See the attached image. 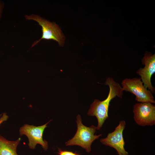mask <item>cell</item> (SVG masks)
<instances>
[{"label": "cell", "instance_id": "obj_1", "mask_svg": "<svg viewBox=\"0 0 155 155\" xmlns=\"http://www.w3.org/2000/svg\"><path fill=\"white\" fill-rule=\"evenodd\" d=\"M104 84L109 87V92L107 98L102 101L95 99L91 104L87 114L91 116H95L98 121L97 130H100L105 121L108 118V111L110 103L116 96L122 98L123 90L121 85L116 82L111 77L107 78Z\"/></svg>", "mask_w": 155, "mask_h": 155}, {"label": "cell", "instance_id": "obj_2", "mask_svg": "<svg viewBox=\"0 0 155 155\" xmlns=\"http://www.w3.org/2000/svg\"><path fill=\"white\" fill-rule=\"evenodd\" d=\"M76 122L77 129L74 136L65 143L66 146L77 145L85 149L89 152L91 150L92 143L102 135V134L95 135L97 127L92 125L90 127L84 125L82 123L81 116L78 115L77 117Z\"/></svg>", "mask_w": 155, "mask_h": 155}, {"label": "cell", "instance_id": "obj_3", "mask_svg": "<svg viewBox=\"0 0 155 155\" xmlns=\"http://www.w3.org/2000/svg\"><path fill=\"white\" fill-rule=\"evenodd\" d=\"M27 20H31L37 22L42 28V34L38 40L33 42L31 47L38 44L42 40H53L57 42L60 46L64 44L65 37L59 26L54 22H51L40 16L31 14L24 15Z\"/></svg>", "mask_w": 155, "mask_h": 155}, {"label": "cell", "instance_id": "obj_4", "mask_svg": "<svg viewBox=\"0 0 155 155\" xmlns=\"http://www.w3.org/2000/svg\"><path fill=\"white\" fill-rule=\"evenodd\" d=\"M123 91L134 95L135 100L141 103H155L152 92L144 85L140 78H125L121 83Z\"/></svg>", "mask_w": 155, "mask_h": 155}, {"label": "cell", "instance_id": "obj_5", "mask_svg": "<svg viewBox=\"0 0 155 155\" xmlns=\"http://www.w3.org/2000/svg\"><path fill=\"white\" fill-rule=\"evenodd\" d=\"M49 122L38 126L25 124L20 128L19 132L20 135H25L27 137L28 146L30 149H34L37 144H39L45 150L48 149V142L43 139V135L44 129Z\"/></svg>", "mask_w": 155, "mask_h": 155}, {"label": "cell", "instance_id": "obj_6", "mask_svg": "<svg viewBox=\"0 0 155 155\" xmlns=\"http://www.w3.org/2000/svg\"><path fill=\"white\" fill-rule=\"evenodd\" d=\"M134 119L141 126H152L155 124V106L150 103L140 102L133 107Z\"/></svg>", "mask_w": 155, "mask_h": 155}, {"label": "cell", "instance_id": "obj_7", "mask_svg": "<svg viewBox=\"0 0 155 155\" xmlns=\"http://www.w3.org/2000/svg\"><path fill=\"white\" fill-rule=\"evenodd\" d=\"M125 125V121H120L113 132L109 133L106 137L100 140V142L103 145L115 149L119 155H129L124 148L125 142L123 136Z\"/></svg>", "mask_w": 155, "mask_h": 155}, {"label": "cell", "instance_id": "obj_8", "mask_svg": "<svg viewBox=\"0 0 155 155\" xmlns=\"http://www.w3.org/2000/svg\"><path fill=\"white\" fill-rule=\"evenodd\" d=\"M142 61L145 66L143 68H140L136 73L140 76L144 86L152 93H154L155 89L152 85L151 78L155 72V54L146 52Z\"/></svg>", "mask_w": 155, "mask_h": 155}, {"label": "cell", "instance_id": "obj_9", "mask_svg": "<svg viewBox=\"0 0 155 155\" xmlns=\"http://www.w3.org/2000/svg\"><path fill=\"white\" fill-rule=\"evenodd\" d=\"M20 138L14 141L8 140L0 135V155H18L17 148Z\"/></svg>", "mask_w": 155, "mask_h": 155}, {"label": "cell", "instance_id": "obj_10", "mask_svg": "<svg viewBox=\"0 0 155 155\" xmlns=\"http://www.w3.org/2000/svg\"><path fill=\"white\" fill-rule=\"evenodd\" d=\"M58 155H80L76 152H73L71 151L63 150L60 149H58Z\"/></svg>", "mask_w": 155, "mask_h": 155}, {"label": "cell", "instance_id": "obj_11", "mask_svg": "<svg viewBox=\"0 0 155 155\" xmlns=\"http://www.w3.org/2000/svg\"><path fill=\"white\" fill-rule=\"evenodd\" d=\"M8 118V116L6 114V113H3L2 115L0 118V126L4 122L7 121Z\"/></svg>", "mask_w": 155, "mask_h": 155}, {"label": "cell", "instance_id": "obj_12", "mask_svg": "<svg viewBox=\"0 0 155 155\" xmlns=\"http://www.w3.org/2000/svg\"><path fill=\"white\" fill-rule=\"evenodd\" d=\"M4 7V4L3 1L0 0V20L1 17Z\"/></svg>", "mask_w": 155, "mask_h": 155}]
</instances>
